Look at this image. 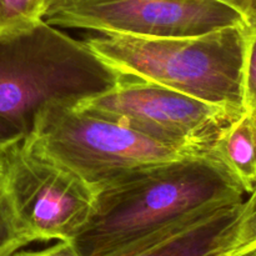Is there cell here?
Returning <instances> with one entry per match:
<instances>
[{"mask_svg": "<svg viewBox=\"0 0 256 256\" xmlns=\"http://www.w3.org/2000/svg\"><path fill=\"white\" fill-rule=\"evenodd\" d=\"M26 136L18 125L0 116V156H4L12 146Z\"/></svg>", "mask_w": 256, "mask_h": 256, "instance_id": "cell-13", "label": "cell"}, {"mask_svg": "<svg viewBox=\"0 0 256 256\" xmlns=\"http://www.w3.org/2000/svg\"><path fill=\"white\" fill-rule=\"evenodd\" d=\"M245 200L179 222L119 256H230L244 246Z\"/></svg>", "mask_w": 256, "mask_h": 256, "instance_id": "cell-8", "label": "cell"}, {"mask_svg": "<svg viewBox=\"0 0 256 256\" xmlns=\"http://www.w3.org/2000/svg\"><path fill=\"white\" fill-rule=\"evenodd\" d=\"M122 75L78 40L44 19L0 38V116L29 134L52 102L75 106L119 84Z\"/></svg>", "mask_w": 256, "mask_h": 256, "instance_id": "cell-3", "label": "cell"}, {"mask_svg": "<svg viewBox=\"0 0 256 256\" xmlns=\"http://www.w3.org/2000/svg\"><path fill=\"white\" fill-rule=\"evenodd\" d=\"M249 112H252V116H254V120H255V124H256V108H255V109H252V110H249Z\"/></svg>", "mask_w": 256, "mask_h": 256, "instance_id": "cell-20", "label": "cell"}, {"mask_svg": "<svg viewBox=\"0 0 256 256\" xmlns=\"http://www.w3.org/2000/svg\"><path fill=\"white\" fill-rule=\"evenodd\" d=\"M235 178L245 194L256 186V124L252 112L232 120L222 132L212 149Z\"/></svg>", "mask_w": 256, "mask_h": 256, "instance_id": "cell-9", "label": "cell"}, {"mask_svg": "<svg viewBox=\"0 0 256 256\" xmlns=\"http://www.w3.org/2000/svg\"><path fill=\"white\" fill-rule=\"evenodd\" d=\"M72 2V0H50V5H54V4H59V2Z\"/></svg>", "mask_w": 256, "mask_h": 256, "instance_id": "cell-19", "label": "cell"}, {"mask_svg": "<svg viewBox=\"0 0 256 256\" xmlns=\"http://www.w3.org/2000/svg\"><path fill=\"white\" fill-rule=\"evenodd\" d=\"M245 106H246V110H252L256 108V24L248 28Z\"/></svg>", "mask_w": 256, "mask_h": 256, "instance_id": "cell-12", "label": "cell"}, {"mask_svg": "<svg viewBox=\"0 0 256 256\" xmlns=\"http://www.w3.org/2000/svg\"><path fill=\"white\" fill-rule=\"evenodd\" d=\"M244 194L212 152L138 168L95 189L92 216L72 244L80 256H119Z\"/></svg>", "mask_w": 256, "mask_h": 256, "instance_id": "cell-1", "label": "cell"}, {"mask_svg": "<svg viewBox=\"0 0 256 256\" xmlns=\"http://www.w3.org/2000/svg\"><path fill=\"white\" fill-rule=\"evenodd\" d=\"M230 256H256V242L240 248Z\"/></svg>", "mask_w": 256, "mask_h": 256, "instance_id": "cell-17", "label": "cell"}, {"mask_svg": "<svg viewBox=\"0 0 256 256\" xmlns=\"http://www.w3.org/2000/svg\"><path fill=\"white\" fill-rule=\"evenodd\" d=\"M29 244L32 240L18 224L6 195L0 188V256H9Z\"/></svg>", "mask_w": 256, "mask_h": 256, "instance_id": "cell-11", "label": "cell"}, {"mask_svg": "<svg viewBox=\"0 0 256 256\" xmlns=\"http://www.w3.org/2000/svg\"><path fill=\"white\" fill-rule=\"evenodd\" d=\"M84 42L122 76L162 85L238 114L246 112L248 26L162 39L99 34Z\"/></svg>", "mask_w": 256, "mask_h": 256, "instance_id": "cell-2", "label": "cell"}, {"mask_svg": "<svg viewBox=\"0 0 256 256\" xmlns=\"http://www.w3.org/2000/svg\"><path fill=\"white\" fill-rule=\"evenodd\" d=\"M249 195L250 196L245 200L246 219L244 228V246L256 242V186Z\"/></svg>", "mask_w": 256, "mask_h": 256, "instance_id": "cell-15", "label": "cell"}, {"mask_svg": "<svg viewBox=\"0 0 256 256\" xmlns=\"http://www.w3.org/2000/svg\"><path fill=\"white\" fill-rule=\"evenodd\" d=\"M44 20L58 28L149 39L246 26L239 12L216 0H72L50 5Z\"/></svg>", "mask_w": 256, "mask_h": 256, "instance_id": "cell-7", "label": "cell"}, {"mask_svg": "<svg viewBox=\"0 0 256 256\" xmlns=\"http://www.w3.org/2000/svg\"><path fill=\"white\" fill-rule=\"evenodd\" d=\"M239 12L248 28L256 24V0H216Z\"/></svg>", "mask_w": 256, "mask_h": 256, "instance_id": "cell-16", "label": "cell"}, {"mask_svg": "<svg viewBox=\"0 0 256 256\" xmlns=\"http://www.w3.org/2000/svg\"><path fill=\"white\" fill-rule=\"evenodd\" d=\"M26 136L94 190L132 169L202 154L164 144L132 128L62 102L40 110Z\"/></svg>", "mask_w": 256, "mask_h": 256, "instance_id": "cell-4", "label": "cell"}, {"mask_svg": "<svg viewBox=\"0 0 256 256\" xmlns=\"http://www.w3.org/2000/svg\"><path fill=\"white\" fill-rule=\"evenodd\" d=\"M2 189L32 242H72L94 209L92 186L28 136L4 155Z\"/></svg>", "mask_w": 256, "mask_h": 256, "instance_id": "cell-5", "label": "cell"}, {"mask_svg": "<svg viewBox=\"0 0 256 256\" xmlns=\"http://www.w3.org/2000/svg\"><path fill=\"white\" fill-rule=\"evenodd\" d=\"M50 0H0V38L22 32L44 19Z\"/></svg>", "mask_w": 256, "mask_h": 256, "instance_id": "cell-10", "label": "cell"}, {"mask_svg": "<svg viewBox=\"0 0 256 256\" xmlns=\"http://www.w3.org/2000/svg\"><path fill=\"white\" fill-rule=\"evenodd\" d=\"M74 108L164 144L202 152H212L222 130L242 115L162 85L128 76H122L112 89Z\"/></svg>", "mask_w": 256, "mask_h": 256, "instance_id": "cell-6", "label": "cell"}, {"mask_svg": "<svg viewBox=\"0 0 256 256\" xmlns=\"http://www.w3.org/2000/svg\"><path fill=\"white\" fill-rule=\"evenodd\" d=\"M4 179V156H0V188Z\"/></svg>", "mask_w": 256, "mask_h": 256, "instance_id": "cell-18", "label": "cell"}, {"mask_svg": "<svg viewBox=\"0 0 256 256\" xmlns=\"http://www.w3.org/2000/svg\"><path fill=\"white\" fill-rule=\"evenodd\" d=\"M9 256H80L72 242L69 240H59L54 245L45 248L42 250H34V252H25V250H16Z\"/></svg>", "mask_w": 256, "mask_h": 256, "instance_id": "cell-14", "label": "cell"}]
</instances>
